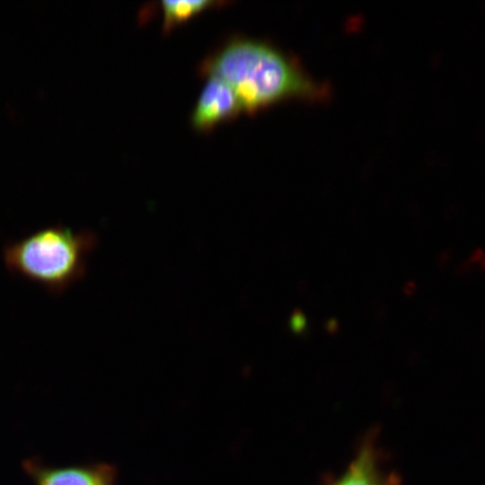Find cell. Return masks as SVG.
<instances>
[{"instance_id": "cell-5", "label": "cell", "mask_w": 485, "mask_h": 485, "mask_svg": "<svg viewBox=\"0 0 485 485\" xmlns=\"http://www.w3.org/2000/svg\"><path fill=\"white\" fill-rule=\"evenodd\" d=\"M395 475L383 469L381 452L372 435L363 440L345 471L326 485H389Z\"/></svg>"}, {"instance_id": "cell-1", "label": "cell", "mask_w": 485, "mask_h": 485, "mask_svg": "<svg viewBox=\"0 0 485 485\" xmlns=\"http://www.w3.org/2000/svg\"><path fill=\"white\" fill-rule=\"evenodd\" d=\"M206 75L223 80L235 93L242 110L255 113L288 100H317L324 89L294 58L271 44L234 38L207 57Z\"/></svg>"}, {"instance_id": "cell-3", "label": "cell", "mask_w": 485, "mask_h": 485, "mask_svg": "<svg viewBox=\"0 0 485 485\" xmlns=\"http://www.w3.org/2000/svg\"><path fill=\"white\" fill-rule=\"evenodd\" d=\"M22 465L35 485H118V469L110 463L52 466L30 458Z\"/></svg>"}, {"instance_id": "cell-9", "label": "cell", "mask_w": 485, "mask_h": 485, "mask_svg": "<svg viewBox=\"0 0 485 485\" xmlns=\"http://www.w3.org/2000/svg\"><path fill=\"white\" fill-rule=\"evenodd\" d=\"M389 485H401V480L397 474L394 476Z\"/></svg>"}, {"instance_id": "cell-4", "label": "cell", "mask_w": 485, "mask_h": 485, "mask_svg": "<svg viewBox=\"0 0 485 485\" xmlns=\"http://www.w3.org/2000/svg\"><path fill=\"white\" fill-rule=\"evenodd\" d=\"M242 110L240 102L228 84L209 75L191 114L195 129L208 131L234 119Z\"/></svg>"}, {"instance_id": "cell-7", "label": "cell", "mask_w": 485, "mask_h": 485, "mask_svg": "<svg viewBox=\"0 0 485 485\" xmlns=\"http://www.w3.org/2000/svg\"><path fill=\"white\" fill-rule=\"evenodd\" d=\"M290 326L294 332H302L305 326V318L301 310L295 309L291 316Z\"/></svg>"}, {"instance_id": "cell-6", "label": "cell", "mask_w": 485, "mask_h": 485, "mask_svg": "<svg viewBox=\"0 0 485 485\" xmlns=\"http://www.w3.org/2000/svg\"><path fill=\"white\" fill-rule=\"evenodd\" d=\"M216 4V2L207 0H178L163 1V29L171 31L176 25L186 22L192 16Z\"/></svg>"}, {"instance_id": "cell-8", "label": "cell", "mask_w": 485, "mask_h": 485, "mask_svg": "<svg viewBox=\"0 0 485 485\" xmlns=\"http://www.w3.org/2000/svg\"><path fill=\"white\" fill-rule=\"evenodd\" d=\"M327 330L329 331H336L337 330V322L334 321V320H331L328 323H327Z\"/></svg>"}, {"instance_id": "cell-2", "label": "cell", "mask_w": 485, "mask_h": 485, "mask_svg": "<svg viewBox=\"0 0 485 485\" xmlns=\"http://www.w3.org/2000/svg\"><path fill=\"white\" fill-rule=\"evenodd\" d=\"M95 239L91 232L49 226L8 244L3 258L9 270L58 292L84 275Z\"/></svg>"}]
</instances>
